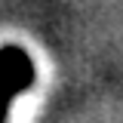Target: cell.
<instances>
[{"instance_id": "6da1fadb", "label": "cell", "mask_w": 123, "mask_h": 123, "mask_svg": "<svg viewBox=\"0 0 123 123\" xmlns=\"http://www.w3.org/2000/svg\"><path fill=\"white\" fill-rule=\"evenodd\" d=\"M34 62L22 46H0V123H6L15 95L34 86Z\"/></svg>"}]
</instances>
